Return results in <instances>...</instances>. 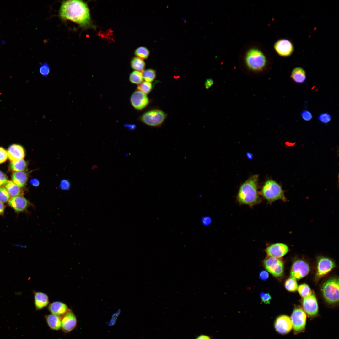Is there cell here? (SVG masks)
<instances>
[{
  "mask_svg": "<svg viewBox=\"0 0 339 339\" xmlns=\"http://www.w3.org/2000/svg\"><path fill=\"white\" fill-rule=\"evenodd\" d=\"M260 194L270 204L277 200L287 201L281 185L273 180H268L264 183Z\"/></svg>",
  "mask_w": 339,
  "mask_h": 339,
  "instance_id": "cell-3",
  "label": "cell"
},
{
  "mask_svg": "<svg viewBox=\"0 0 339 339\" xmlns=\"http://www.w3.org/2000/svg\"><path fill=\"white\" fill-rule=\"evenodd\" d=\"M10 198V196L6 188L0 187V202L3 203L9 201Z\"/></svg>",
  "mask_w": 339,
  "mask_h": 339,
  "instance_id": "cell-33",
  "label": "cell"
},
{
  "mask_svg": "<svg viewBox=\"0 0 339 339\" xmlns=\"http://www.w3.org/2000/svg\"><path fill=\"white\" fill-rule=\"evenodd\" d=\"M9 205L16 212H20L25 211L28 207V201L22 196L11 197L8 201Z\"/></svg>",
  "mask_w": 339,
  "mask_h": 339,
  "instance_id": "cell-17",
  "label": "cell"
},
{
  "mask_svg": "<svg viewBox=\"0 0 339 339\" xmlns=\"http://www.w3.org/2000/svg\"><path fill=\"white\" fill-rule=\"evenodd\" d=\"M290 77L294 82L297 83H304L306 79V72L301 67H296L293 69Z\"/></svg>",
  "mask_w": 339,
  "mask_h": 339,
  "instance_id": "cell-23",
  "label": "cell"
},
{
  "mask_svg": "<svg viewBox=\"0 0 339 339\" xmlns=\"http://www.w3.org/2000/svg\"><path fill=\"white\" fill-rule=\"evenodd\" d=\"M196 339H211L208 336L205 335H201L197 337Z\"/></svg>",
  "mask_w": 339,
  "mask_h": 339,
  "instance_id": "cell-47",
  "label": "cell"
},
{
  "mask_svg": "<svg viewBox=\"0 0 339 339\" xmlns=\"http://www.w3.org/2000/svg\"><path fill=\"white\" fill-rule=\"evenodd\" d=\"M30 183L34 186H37L39 184L38 180L37 179H32L30 181Z\"/></svg>",
  "mask_w": 339,
  "mask_h": 339,
  "instance_id": "cell-46",
  "label": "cell"
},
{
  "mask_svg": "<svg viewBox=\"0 0 339 339\" xmlns=\"http://www.w3.org/2000/svg\"><path fill=\"white\" fill-rule=\"evenodd\" d=\"M166 116V114L163 111L154 109L145 112L140 116L139 119L148 126L158 127L163 123Z\"/></svg>",
  "mask_w": 339,
  "mask_h": 339,
  "instance_id": "cell-6",
  "label": "cell"
},
{
  "mask_svg": "<svg viewBox=\"0 0 339 339\" xmlns=\"http://www.w3.org/2000/svg\"><path fill=\"white\" fill-rule=\"evenodd\" d=\"M8 157L7 152L3 148L0 147V164L5 162Z\"/></svg>",
  "mask_w": 339,
  "mask_h": 339,
  "instance_id": "cell-38",
  "label": "cell"
},
{
  "mask_svg": "<svg viewBox=\"0 0 339 339\" xmlns=\"http://www.w3.org/2000/svg\"><path fill=\"white\" fill-rule=\"evenodd\" d=\"M27 163L23 159L11 161L10 164V169L14 172L24 171L27 170Z\"/></svg>",
  "mask_w": 339,
  "mask_h": 339,
  "instance_id": "cell-25",
  "label": "cell"
},
{
  "mask_svg": "<svg viewBox=\"0 0 339 339\" xmlns=\"http://www.w3.org/2000/svg\"><path fill=\"white\" fill-rule=\"evenodd\" d=\"M213 81L212 79H207L205 83V88L207 89L210 88L213 85Z\"/></svg>",
  "mask_w": 339,
  "mask_h": 339,
  "instance_id": "cell-44",
  "label": "cell"
},
{
  "mask_svg": "<svg viewBox=\"0 0 339 339\" xmlns=\"http://www.w3.org/2000/svg\"><path fill=\"white\" fill-rule=\"evenodd\" d=\"M309 271L308 263L303 260H298L292 265L290 276L295 280H299L307 275Z\"/></svg>",
  "mask_w": 339,
  "mask_h": 339,
  "instance_id": "cell-9",
  "label": "cell"
},
{
  "mask_svg": "<svg viewBox=\"0 0 339 339\" xmlns=\"http://www.w3.org/2000/svg\"><path fill=\"white\" fill-rule=\"evenodd\" d=\"M263 264L267 271L273 276L278 277L282 275L284 266L280 259L268 256L264 260Z\"/></svg>",
  "mask_w": 339,
  "mask_h": 339,
  "instance_id": "cell-8",
  "label": "cell"
},
{
  "mask_svg": "<svg viewBox=\"0 0 339 339\" xmlns=\"http://www.w3.org/2000/svg\"><path fill=\"white\" fill-rule=\"evenodd\" d=\"M306 318V313L302 308L299 306L294 308L290 318L294 334H298L304 331Z\"/></svg>",
  "mask_w": 339,
  "mask_h": 339,
  "instance_id": "cell-7",
  "label": "cell"
},
{
  "mask_svg": "<svg viewBox=\"0 0 339 339\" xmlns=\"http://www.w3.org/2000/svg\"><path fill=\"white\" fill-rule=\"evenodd\" d=\"M50 67L47 63L42 64L40 66L39 72L40 75L44 77L47 76L50 73Z\"/></svg>",
  "mask_w": 339,
  "mask_h": 339,
  "instance_id": "cell-35",
  "label": "cell"
},
{
  "mask_svg": "<svg viewBox=\"0 0 339 339\" xmlns=\"http://www.w3.org/2000/svg\"><path fill=\"white\" fill-rule=\"evenodd\" d=\"M297 289L300 295L303 298L312 294L310 288L306 284H303L299 285Z\"/></svg>",
  "mask_w": 339,
  "mask_h": 339,
  "instance_id": "cell-29",
  "label": "cell"
},
{
  "mask_svg": "<svg viewBox=\"0 0 339 339\" xmlns=\"http://www.w3.org/2000/svg\"><path fill=\"white\" fill-rule=\"evenodd\" d=\"M335 266L334 262L330 258L326 257L319 258L316 273L317 278H321L328 273Z\"/></svg>",
  "mask_w": 339,
  "mask_h": 339,
  "instance_id": "cell-14",
  "label": "cell"
},
{
  "mask_svg": "<svg viewBox=\"0 0 339 339\" xmlns=\"http://www.w3.org/2000/svg\"><path fill=\"white\" fill-rule=\"evenodd\" d=\"M5 186L9 194L12 197L22 196L23 194V192L20 188L13 181L8 180Z\"/></svg>",
  "mask_w": 339,
  "mask_h": 339,
  "instance_id": "cell-24",
  "label": "cell"
},
{
  "mask_svg": "<svg viewBox=\"0 0 339 339\" xmlns=\"http://www.w3.org/2000/svg\"><path fill=\"white\" fill-rule=\"evenodd\" d=\"M286 289L290 292H294L297 289L298 286L296 280L290 278L286 280L285 283Z\"/></svg>",
  "mask_w": 339,
  "mask_h": 339,
  "instance_id": "cell-32",
  "label": "cell"
},
{
  "mask_svg": "<svg viewBox=\"0 0 339 339\" xmlns=\"http://www.w3.org/2000/svg\"><path fill=\"white\" fill-rule=\"evenodd\" d=\"M59 14L61 18L77 23L81 26H88L90 22L89 9L84 2L77 0L63 2Z\"/></svg>",
  "mask_w": 339,
  "mask_h": 339,
  "instance_id": "cell-1",
  "label": "cell"
},
{
  "mask_svg": "<svg viewBox=\"0 0 339 339\" xmlns=\"http://www.w3.org/2000/svg\"><path fill=\"white\" fill-rule=\"evenodd\" d=\"M130 102L136 110H140L144 109L149 103V100L147 95L138 90L135 91L131 95Z\"/></svg>",
  "mask_w": 339,
  "mask_h": 339,
  "instance_id": "cell-12",
  "label": "cell"
},
{
  "mask_svg": "<svg viewBox=\"0 0 339 339\" xmlns=\"http://www.w3.org/2000/svg\"><path fill=\"white\" fill-rule=\"evenodd\" d=\"M245 62L250 71L257 73L263 72L267 65L265 56L261 50L256 48H250L247 51Z\"/></svg>",
  "mask_w": 339,
  "mask_h": 339,
  "instance_id": "cell-4",
  "label": "cell"
},
{
  "mask_svg": "<svg viewBox=\"0 0 339 339\" xmlns=\"http://www.w3.org/2000/svg\"><path fill=\"white\" fill-rule=\"evenodd\" d=\"M60 186L63 189H67L69 187L70 184L68 181L64 180L62 181Z\"/></svg>",
  "mask_w": 339,
  "mask_h": 339,
  "instance_id": "cell-43",
  "label": "cell"
},
{
  "mask_svg": "<svg viewBox=\"0 0 339 339\" xmlns=\"http://www.w3.org/2000/svg\"><path fill=\"white\" fill-rule=\"evenodd\" d=\"M142 73L143 79L146 82L151 83L154 80L156 76V72L153 69H148L144 70Z\"/></svg>",
  "mask_w": 339,
  "mask_h": 339,
  "instance_id": "cell-28",
  "label": "cell"
},
{
  "mask_svg": "<svg viewBox=\"0 0 339 339\" xmlns=\"http://www.w3.org/2000/svg\"><path fill=\"white\" fill-rule=\"evenodd\" d=\"M134 53L137 57L142 59H146L149 55V51L146 47H140L135 50Z\"/></svg>",
  "mask_w": 339,
  "mask_h": 339,
  "instance_id": "cell-31",
  "label": "cell"
},
{
  "mask_svg": "<svg viewBox=\"0 0 339 339\" xmlns=\"http://www.w3.org/2000/svg\"><path fill=\"white\" fill-rule=\"evenodd\" d=\"M48 305V310L51 314L59 316L61 318L69 309L65 304L60 301L54 302Z\"/></svg>",
  "mask_w": 339,
  "mask_h": 339,
  "instance_id": "cell-19",
  "label": "cell"
},
{
  "mask_svg": "<svg viewBox=\"0 0 339 339\" xmlns=\"http://www.w3.org/2000/svg\"><path fill=\"white\" fill-rule=\"evenodd\" d=\"M274 49L280 56L287 57L290 56L294 51L293 44L289 40L285 39L279 40L275 43Z\"/></svg>",
  "mask_w": 339,
  "mask_h": 339,
  "instance_id": "cell-15",
  "label": "cell"
},
{
  "mask_svg": "<svg viewBox=\"0 0 339 339\" xmlns=\"http://www.w3.org/2000/svg\"><path fill=\"white\" fill-rule=\"evenodd\" d=\"M274 327L276 331L280 334L288 333L293 328L290 318L286 315L279 316L276 320Z\"/></svg>",
  "mask_w": 339,
  "mask_h": 339,
  "instance_id": "cell-13",
  "label": "cell"
},
{
  "mask_svg": "<svg viewBox=\"0 0 339 339\" xmlns=\"http://www.w3.org/2000/svg\"><path fill=\"white\" fill-rule=\"evenodd\" d=\"M152 88V84L150 82L146 81L143 82L138 85L137 87V90L142 92L146 94L150 92Z\"/></svg>",
  "mask_w": 339,
  "mask_h": 339,
  "instance_id": "cell-30",
  "label": "cell"
},
{
  "mask_svg": "<svg viewBox=\"0 0 339 339\" xmlns=\"http://www.w3.org/2000/svg\"><path fill=\"white\" fill-rule=\"evenodd\" d=\"M34 302L36 309L39 310L47 306L49 303V297L46 293L40 291H34Z\"/></svg>",
  "mask_w": 339,
  "mask_h": 339,
  "instance_id": "cell-20",
  "label": "cell"
},
{
  "mask_svg": "<svg viewBox=\"0 0 339 339\" xmlns=\"http://www.w3.org/2000/svg\"><path fill=\"white\" fill-rule=\"evenodd\" d=\"M61 329L63 331L68 333L73 330L76 327L77 319L76 315L69 309L62 318Z\"/></svg>",
  "mask_w": 339,
  "mask_h": 339,
  "instance_id": "cell-16",
  "label": "cell"
},
{
  "mask_svg": "<svg viewBox=\"0 0 339 339\" xmlns=\"http://www.w3.org/2000/svg\"><path fill=\"white\" fill-rule=\"evenodd\" d=\"M5 209V205L3 203L0 202V215H3Z\"/></svg>",
  "mask_w": 339,
  "mask_h": 339,
  "instance_id": "cell-45",
  "label": "cell"
},
{
  "mask_svg": "<svg viewBox=\"0 0 339 339\" xmlns=\"http://www.w3.org/2000/svg\"><path fill=\"white\" fill-rule=\"evenodd\" d=\"M120 312V311H118L112 315L111 320L108 323L109 326H111L115 324L116 320L117 319Z\"/></svg>",
  "mask_w": 339,
  "mask_h": 339,
  "instance_id": "cell-41",
  "label": "cell"
},
{
  "mask_svg": "<svg viewBox=\"0 0 339 339\" xmlns=\"http://www.w3.org/2000/svg\"><path fill=\"white\" fill-rule=\"evenodd\" d=\"M323 295L326 301L331 304H336L339 301V279L336 277L330 278L323 284L321 288Z\"/></svg>",
  "mask_w": 339,
  "mask_h": 339,
  "instance_id": "cell-5",
  "label": "cell"
},
{
  "mask_svg": "<svg viewBox=\"0 0 339 339\" xmlns=\"http://www.w3.org/2000/svg\"><path fill=\"white\" fill-rule=\"evenodd\" d=\"M131 68L135 71H143L145 67V63L142 59L137 57H134L131 60L130 63Z\"/></svg>",
  "mask_w": 339,
  "mask_h": 339,
  "instance_id": "cell-26",
  "label": "cell"
},
{
  "mask_svg": "<svg viewBox=\"0 0 339 339\" xmlns=\"http://www.w3.org/2000/svg\"><path fill=\"white\" fill-rule=\"evenodd\" d=\"M318 120L323 124L329 123L332 119L331 116L328 113H323L320 114L318 117Z\"/></svg>",
  "mask_w": 339,
  "mask_h": 339,
  "instance_id": "cell-34",
  "label": "cell"
},
{
  "mask_svg": "<svg viewBox=\"0 0 339 339\" xmlns=\"http://www.w3.org/2000/svg\"><path fill=\"white\" fill-rule=\"evenodd\" d=\"M8 157L11 161L22 159L25 156V152L22 146L14 144L10 146L8 151Z\"/></svg>",
  "mask_w": 339,
  "mask_h": 339,
  "instance_id": "cell-18",
  "label": "cell"
},
{
  "mask_svg": "<svg viewBox=\"0 0 339 339\" xmlns=\"http://www.w3.org/2000/svg\"><path fill=\"white\" fill-rule=\"evenodd\" d=\"M260 297L262 302L266 304H270L271 297L269 293L261 292L260 294Z\"/></svg>",
  "mask_w": 339,
  "mask_h": 339,
  "instance_id": "cell-36",
  "label": "cell"
},
{
  "mask_svg": "<svg viewBox=\"0 0 339 339\" xmlns=\"http://www.w3.org/2000/svg\"><path fill=\"white\" fill-rule=\"evenodd\" d=\"M259 277L261 279L265 280L268 278L269 274L266 271H262L260 273Z\"/></svg>",
  "mask_w": 339,
  "mask_h": 339,
  "instance_id": "cell-42",
  "label": "cell"
},
{
  "mask_svg": "<svg viewBox=\"0 0 339 339\" xmlns=\"http://www.w3.org/2000/svg\"><path fill=\"white\" fill-rule=\"evenodd\" d=\"M289 249L286 244L282 243L272 244L265 249L268 256L280 258L284 256L289 251Z\"/></svg>",
  "mask_w": 339,
  "mask_h": 339,
  "instance_id": "cell-11",
  "label": "cell"
},
{
  "mask_svg": "<svg viewBox=\"0 0 339 339\" xmlns=\"http://www.w3.org/2000/svg\"><path fill=\"white\" fill-rule=\"evenodd\" d=\"M258 175H254L241 185L236 197L239 204L252 207L261 202L258 190Z\"/></svg>",
  "mask_w": 339,
  "mask_h": 339,
  "instance_id": "cell-2",
  "label": "cell"
},
{
  "mask_svg": "<svg viewBox=\"0 0 339 339\" xmlns=\"http://www.w3.org/2000/svg\"><path fill=\"white\" fill-rule=\"evenodd\" d=\"M303 310L310 317L316 316L318 312V306L315 295L312 294L304 298L302 301Z\"/></svg>",
  "mask_w": 339,
  "mask_h": 339,
  "instance_id": "cell-10",
  "label": "cell"
},
{
  "mask_svg": "<svg viewBox=\"0 0 339 339\" xmlns=\"http://www.w3.org/2000/svg\"><path fill=\"white\" fill-rule=\"evenodd\" d=\"M301 115L302 118L306 121H310L313 118L311 113L307 110L303 111L301 113Z\"/></svg>",
  "mask_w": 339,
  "mask_h": 339,
  "instance_id": "cell-37",
  "label": "cell"
},
{
  "mask_svg": "<svg viewBox=\"0 0 339 339\" xmlns=\"http://www.w3.org/2000/svg\"><path fill=\"white\" fill-rule=\"evenodd\" d=\"M47 324L51 329L58 331L61 329L62 318L52 314L45 316Z\"/></svg>",
  "mask_w": 339,
  "mask_h": 339,
  "instance_id": "cell-21",
  "label": "cell"
},
{
  "mask_svg": "<svg viewBox=\"0 0 339 339\" xmlns=\"http://www.w3.org/2000/svg\"><path fill=\"white\" fill-rule=\"evenodd\" d=\"M8 181L7 177L6 175L0 170V187L5 185Z\"/></svg>",
  "mask_w": 339,
  "mask_h": 339,
  "instance_id": "cell-40",
  "label": "cell"
},
{
  "mask_svg": "<svg viewBox=\"0 0 339 339\" xmlns=\"http://www.w3.org/2000/svg\"><path fill=\"white\" fill-rule=\"evenodd\" d=\"M129 80L131 83L139 85L143 81L142 72L134 71L131 72L129 76Z\"/></svg>",
  "mask_w": 339,
  "mask_h": 339,
  "instance_id": "cell-27",
  "label": "cell"
},
{
  "mask_svg": "<svg viewBox=\"0 0 339 339\" xmlns=\"http://www.w3.org/2000/svg\"><path fill=\"white\" fill-rule=\"evenodd\" d=\"M201 222L203 226H208L212 223V219L210 217L208 216H205L201 218Z\"/></svg>",
  "mask_w": 339,
  "mask_h": 339,
  "instance_id": "cell-39",
  "label": "cell"
},
{
  "mask_svg": "<svg viewBox=\"0 0 339 339\" xmlns=\"http://www.w3.org/2000/svg\"><path fill=\"white\" fill-rule=\"evenodd\" d=\"M13 181L20 188L24 186L28 179V175L24 171H15L12 175Z\"/></svg>",
  "mask_w": 339,
  "mask_h": 339,
  "instance_id": "cell-22",
  "label": "cell"
}]
</instances>
